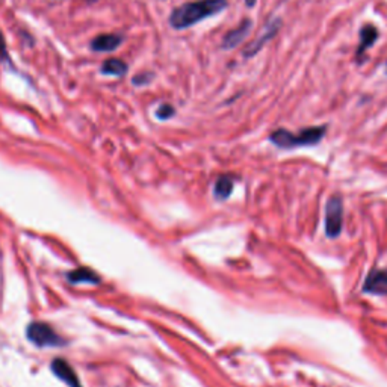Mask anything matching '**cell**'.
Returning <instances> with one entry per match:
<instances>
[{
  "label": "cell",
  "mask_w": 387,
  "mask_h": 387,
  "mask_svg": "<svg viewBox=\"0 0 387 387\" xmlns=\"http://www.w3.org/2000/svg\"><path fill=\"white\" fill-rule=\"evenodd\" d=\"M229 6L227 0H196L177 6L169 15V25L177 30L188 29L198 21L222 12Z\"/></svg>",
  "instance_id": "cell-1"
},
{
  "label": "cell",
  "mask_w": 387,
  "mask_h": 387,
  "mask_svg": "<svg viewBox=\"0 0 387 387\" xmlns=\"http://www.w3.org/2000/svg\"><path fill=\"white\" fill-rule=\"evenodd\" d=\"M327 132V126H313L300 130L298 134H292V132L286 129H277L269 135V141L278 149L292 150L298 149V147H307V145H316L322 141Z\"/></svg>",
  "instance_id": "cell-2"
},
{
  "label": "cell",
  "mask_w": 387,
  "mask_h": 387,
  "mask_svg": "<svg viewBox=\"0 0 387 387\" xmlns=\"http://www.w3.org/2000/svg\"><path fill=\"white\" fill-rule=\"evenodd\" d=\"M26 336L30 342L40 348H49V346L56 348V346H63L65 344V340L61 337L49 324L40 321L29 324Z\"/></svg>",
  "instance_id": "cell-3"
},
{
  "label": "cell",
  "mask_w": 387,
  "mask_h": 387,
  "mask_svg": "<svg viewBox=\"0 0 387 387\" xmlns=\"http://www.w3.org/2000/svg\"><path fill=\"white\" fill-rule=\"evenodd\" d=\"M280 28H282V19L280 17H271L266 21V25L263 26L262 34L256 38V40H253L249 45H247L245 50H244V56L245 58H253L254 55H258V53L277 35V32L280 30Z\"/></svg>",
  "instance_id": "cell-4"
},
{
  "label": "cell",
  "mask_w": 387,
  "mask_h": 387,
  "mask_svg": "<svg viewBox=\"0 0 387 387\" xmlns=\"http://www.w3.org/2000/svg\"><path fill=\"white\" fill-rule=\"evenodd\" d=\"M344 205L339 197H331L325 207V231L327 236L336 238L342 231Z\"/></svg>",
  "instance_id": "cell-5"
},
{
  "label": "cell",
  "mask_w": 387,
  "mask_h": 387,
  "mask_svg": "<svg viewBox=\"0 0 387 387\" xmlns=\"http://www.w3.org/2000/svg\"><path fill=\"white\" fill-rule=\"evenodd\" d=\"M251 28H253V21L250 19H245L242 20V23L239 26H236L235 29L229 30V32L224 35L222 38V43H221V48L224 50H231V49H236L239 44H241L247 36L250 35L251 32Z\"/></svg>",
  "instance_id": "cell-6"
},
{
  "label": "cell",
  "mask_w": 387,
  "mask_h": 387,
  "mask_svg": "<svg viewBox=\"0 0 387 387\" xmlns=\"http://www.w3.org/2000/svg\"><path fill=\"white\" fill-rule=\"evenodd\" d=\"M378 35H380L378 29L374 25H369V23H366L365 26L360 28V30H359L360 41L357 45V50H355V61L363 63L366 52L377 43Z\"/></svg>",
  "instance_id": "cell-7"
},
{
  "label": "cell",
  "mask_w": 387,
  "mask_h": 387,
  "mask_svg": "<svg viewBox=\"0 0 387 387\" xmlns=\"http://www.w3.org/2000/svg\"><path fill=\"white\" fill-rule=\"evenodd\" d=\"M363 291L373 295L387 297V269H377L369 273L363 283Z\"/></svg>",
  "instance_id": "cell-8"
},
{
  "label": "cell",
  "mask_w": 387,
  "mask_h": 387,
  "mask_svg": "<svg viewBox=\"0 0 387 387\" xmlns=\"http://www.w3.org/2000/svg\"><path fill=\"white\" fill-rule=\"evenodd\" d=\"M52 373L55 374L61 381H64L68 387H82L79 377L74 373V369L70 366V363L64 359H55L52 362Z\"/></svg>",
  "instance_id": "cell-9"
},
{
  "label": "cell",
  "mask_w": 387,
  "mask_h": 387,
  "mask_svg": "<svg viewBox=\"0 0 387 387\" xmlns=\"http://www.w3.org/2000/svg\"><path fill=\"white\" fill-rule=\"evenodd\" d=\"M121 41L123 38L117 34H105L96 36L91 43V48L96 52H112L118 48Z\"/></svg>",
  "instance_id": "cell-10"
},
{
  "label": "cell",
  "mask_w": 387,
  "mask_h": 387,
  "mask_svg": "<svg viewBox=\"0 0 387 387\" xmlns=\"http://www.w3.org/2000/svg\"><path fill=\"white\" fill-rule=\"evenodd\" d=\"M233 187H235L233 177H230V176L218 177V179H216V182H215V185H213L215 198H218V200L229 198L230 193L233 192Z\"/></svg>",
  "instance_id": "cell-11"
},
{
  "label": "cell",
  "mask_w": 387,
  "mask_h": 387,
  "mask_svg": "<svg viewBox=\"0 0 387 387\" xmlns=\"http://www.w3.org/2000/svg\"><path fill=\"white\" fill-rule=\"evenodd\" d=\"M67 278H68V282L73 284L83 283V282L97 284L100 282V278L94 274V271L90 268H79V269L70 271V273L67 274Z\"/></svg>",
  "instance_id": "cell-12"
},
{
  "label": "cell",
  "mask_w": 387,
  "mask_h": 387,
  "mask_svg": "<svg viewBox=\"0 0 387 387\" xmlns=\"http://www.w3.org/2000/svg\"><path fill=\"white\" fill-rule=\"evenodd\" d=\"M127 72V64L120 59H107L102 65V73L109 76H123Z\"/></svg>",
  "instance_id": "cell-13"
},
{
  "label": "cell",
  "mask_w": 387,
  "mask_h": 387,
  "mask_svg": "<svg viewBox=\"0 0 387 387\" xmlns=\"http://www.w3.org/2000/svg\"><path fill=\"white\" fill-rule=\"evenodd\" d=\"M174 114H176V109L171 106V105H160L158 107V111H156V117L159 120H169L171 117H174Z\"/></svg>",
  "instance_id": "cell-14"
},
{
  "label": "cell",
  "mask_w": 387,
  "mask_h": 387,
  "mask_svg": "<svg viewBox=\"0 0 387 387\" xmlns=\"http://www.w3.org/2000/svg\"><path fill=\"white\" fill-rule=\"evenodd\" d=\"M153 79V74L151 73H143V74H138L134 77V83L136 87H144V85H149Z\"/></svg>",
  "instance_id": "cell-15"
},
{
  "label": "cell",
  "mask_w": 387,
  "mask_h": 387,
  "mask_svg": "<svg viewBox=\"0 0 387 387\" xmlns=\"http://www.w3.org/2000/svg\"><path fill=\"white\" fill-rule=\"evenodd\" d=\"M0 56L2 58H8V53H6V45H5V40L2 34H0Z\"/></svg>",
  "instance_id": "cell-16"
},
{
  "label": "cell",
  "mask_w": 387,
  "mask_h": 387,
  "mask_svg": "<svg viewBox=\"0 0 387 387\" xmlns=\"http://www.w3.org/2000/svg\"><path fill=\"white\" fill-rule=\"evenodd\" d=\"M256 2H258V0H245V5L249 8H253L254 5H256Z\"/></svg>",
  "instance_id": "cell-17"
},
{
  "label": "cell",
  "mask_w": 387,
  "mask_h": 387,
  "mask_svg": "<svg viewBox=\"0 0 387 387\" xmlns=\"http://www.w3.org/2000/svg\"><path fill=\"white\" fill-rule=\"evenodd\" d=\"M384 73H386V76H387V61H386V64H384Z\"/></svg>",
  "instance_id": "cell-18"
}]
</instances>
